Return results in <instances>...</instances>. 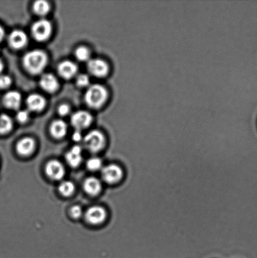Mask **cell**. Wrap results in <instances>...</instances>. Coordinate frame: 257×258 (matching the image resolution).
Segmentation results:
<instances>
[{"label":"cell","instance_id":"cell-1","mask_svg":"<svg viewBox=\"0 0 257 258\" xmlns=\"http://www.w3.org/2000/svg\"><path fill=\"white\" fill-rule=\"evenodd\" d=\"M47 63L46 54L41 50H33L27 52L23 58L25 68L32 74L41 73L46 68Z\"/></svg>","mask_w":257,"mask_h":258},{"label":"cell","instance_id":"cell-2","mask_svg":"<svg viewBox=\"0 0 257 258\" xmlns=\"http://www.w3.org/2000/svg\"><path fill=\"white\" fill-rule=\"evenodd\" d=\"M108 98V92L100 84H93L89 88L85 94V102L89 107L98 109Z\"/></svg>","mask_w":257,"mask_h":258},{"label":"cell","instance_id":"cell-3","mask_svg":"<svg viewBox=\"0 0 257 258\" xmlns=\"http://www.w3.org/2000/svg\"><path fill=\"white\" fill-rule=\"evenodd\" d=\"M105 142L104 135L96 130L89 132L83 139L84 146L91 152L100 151L105 146Z\"/></svg>","mask_w":257,"mask_h":258},{"label":"cell","instance_id":"cell-4","mask_svg":"<svg viewBox=\"0 0 257 258\" xmlns=\"http://www.w3.org/2000/svg\"><path fill=\"white\" fill-rule=\"evenodd\" d=\"M101 176L107 184L114 185L122 181L124 177V171L119 165L109 164L102 169Z\"/></svg>","mask_w":257,"mask_h":258},{"label":"cell","instance_id":"cell-5","mask_svg":"<svg viewBox=\"0 0 257 258\" xmlns=\"http://www.w3.org/2000/svg\"><path fill=\"white\" fill-rule=\"evenodd\" d=\"M52 32V26L46 19H41L35 22L32 27V34L37 41H46L49 38Z\"/></svg>","mask_w":257,"mask_h":258},{"label":"cell","instance_id":"cell-6","mask_svg":"<svg viewBox=\"0 0 257 258\" xmlns=\"http://www.w3.org/2000/svg\"><path fill=\"white\" fill-rule=\"evenodd\" d=\"M87 68L92 75L98 77L105 76L109 72L108 64L99 59H89Z\"/></svg>","mask_w":257,"mask_h":258},{"label":"cell","instance_id":"cell-7","mask_svg":"<svg viewBox=\"0 0 257 258\" xmlns=\"http://www.w3.org/2000/svg\"><path fill=\"white\" fill-rule=\"evenodd\" d=\"M92 122V116L89 113L85 111H78L74 113L71 117V124L77 131L89 127Z\"/></svg>","mask_w":257,"mask_h":258},{"label":"cell","instance_id":"cell-8","mask_svg":"<svg viewBox=\"0 0 257 258\" xmlns=\"http://www.w3.org/2000/svg\"><path fill=\"white\" fill-rule=\"evenodd\" d=\"M106 217V212L103 207L94 206L89 208L85 214V219L89 224L98 225L103 222Z\"/></svg>","mask_w":257,"mask_h":258},{"label":"cell","instance_id":"cell-9","mask_svg":"<svg viewBox=\"0 0 257 258\" xmlns=\"http://www.w3.org/2000/svg\"><path fill=\"white\" fill-rule=\"evenodd\" d=\"M46 173L50 179L53 180H61L63 179L66 171L61 162L52 160L47 164Z\"/></svg>","mask_w":257,"mask_h":258},{"label":"cell","instance_id":"cell-10","mask_svg":"<svg viewBox=\"0 0 257 258\" xmlns=\"http://www.w3.org/2000/svg\"><path fill=\"white\" fill-rule=\"evenodd\" d=\"M28 42V37L24 32L16 30L9 37V42L12 47L19 49L23 48Z\"/></svg>","mask_w":257,"mask_h":258},{"label":"cell","instance_id":"cell-11","mask_svg":"<svg viewBox=\"0 0 257 258\" xmlns=\"http://www.w3.org/2000/svg\"><path fill=\"white\" fill-rule=\"evenodd\" d=\"M36 148V142L31 137H25L17 144L16 149L19 155L28 156L33 153Z\"/></svg>","mask_w":257,"mask_h":258},{"label":"cell","instance_id":"cell-12","mask_svg":"<svg viewBox=\"0 0 257 258\" xmlns=\"http://www.w3.org/2000/svg\"><path fill=\"white\" fill-rule=\"evenodd\" d=\"M77 65L71 61H64L60 63L58 66V72L64 79H69L77 74Z\"/></svg>","mask_w":257,"mask_h":258},{"label":"cell","instance_id":"cell-13","mask_svg":"<svg viewBox=\"0 0 257 258\" xmlns=\"http://www.w3.org/2000/svg\"><path fill=\"white\" fill-rule=\"evenodd\" d=\"M40 85L45 91L53 93L58 89L59 82L53 74L46 73L42 75L40 79Z\"/></svg>","mask_w":257,"mask_h":258},{"label":"cell","instance_id":"cell-14","mask_svg":"<svg viewBox=\"0 0 257 258\" xmlns=\"http://www.w3.org/2000/svg\"><path fill=\"white\" fill-rule=\"evenodd\" d=\"M46 100L42 95L32 94L27 98V105L29 109L33 112H40L46 106Z\"/></svg>","mask_w":257,"mask_h":258},{"label":"cell","instance_id":"cell-15","mask_svg":"<svg viewBox=\"0 0 257 258\" xmlns=\"http://www.w3.org/2000/svg\"><path fill=\"white\" fill-rule=\"evenodd\" d=\"M66 159L70 166H78L81 163L82 159L81 147L79 146L72 147L68 152H67Z\"/></svg>","mask_w":257,"mask_h":258},{"label":"cell","instance_id":"cell-16","mask_svg":"<svg viewBox=\"0 0 257 258\" xmlns=\"http://www.w3.org/2000/svg\"><path fill=\"white\" fill-rule=\"evenodd\" d=\"M21 95L19 92L11 91L7 93L4 97L5 106L9 109L17 110L21 104Z\"/></svg>","mask_w":257,"mask_h":258},{"label":"cell","instance_id":"cell-17","mask_svg":"<svg viewBox=\"0 0 257 258\" xmlns=\"http://www.w3.org/2000/svg\"><path fill=\"white\" fill-rule=\"evenodd\" d=\"M85 192L91 196H96L100 193L101 184L98 179L90 177L85 180L83 185Z\"/></svg>","mask_w":257,"mask_h":258},{"label":"cell","instance_id":"cell-18","mask_svg":"<svg viewBox=\"0 0 257 258\" xmlns=\"http://www.w3.org/2000/svg\"><path fill=\"white\" fill-rule=\"evenodd\" d=\"M50 130L52 136L56 139H61L66 134L67 125L63 120H55L52 123Z\"/></svg>","mask_w":257,"mask_h":258},{"label":"cell","instance_id":"cell-19","mask_svg":"<svg viewBox=\"0 0 257 258\" xmlns=\"http://www.w3.org/2000/svg\"><path fill=\"white\" fill-rule=\"evenodd\" d=\"M13 122L11 118L7 114L0 115V134L4 135L11 131Z\"/></svg>","mask_w":257,"mask_h":258},{"label":"cell","instance_id":"cell-20","mask_svg":"<svg viewBox=\"0 0 257 258\" xmlns=\"http://www.w3.org/2000/svg\"><path fill=\"white\" fill-rule=\"evenodd\" d=\"M33 8L35 13L41 16H46L50 11L49 4L44 0H39L35 2Z\"/></svg>","mask_w":257,"mask_h":258},{"label":"cell","instance_id":"cell-21","mask_svg":"<svg viewBox=\"0 0 257 258\" xmlns=\"http://www.w3.org/2000/svg\"><path fill=\"white\" fill-rule=\"evenodd\" d=\"M75 186L73 183L69 181L62 182L59 187V192L62 196H71L74 192Z\"/></svg>","mask_w":257,"mask_h":258},{"label":"cell","instance_id":"cell-22","mask_svg":"<svg viewBox=\"0 0 257 258\" xmlns=\"http://www.w3.org/2000/svg\"><path fill=\"white\" fill-rule=\"evenodd\" d=\"M75 56L79 61H88L90 57V52L86 47H79L75 51Z\"/></svg>","mask_w":257,"mask_h":258},{"label":"cell","instance_id":"cell-23","mask_svg":"<svg viewBox=\"0 0 257 258\" xmlns=\"http://www.w3.org/2000/svg\"><path fill=\"white\" fill-rule=\"evenodd\" d=\"M87 167L92 171H98L103 166L102 161L98 157H93V158L89 159L87 161Z\"/></svg>","mask_w":257,"mask_h":258},{"label":"cell","instance_id":"cell-24","mask_svg":"<svg viewBox=\"0 0 257 258\" xmlns=\"http://www.w3.org/2000/svg\"><path fill=\"white\" fill-rule=\"evenodd\" d=\"M76 83L79 87H88L89 84V77L85 74H79L77 77Z\"/></svg>","mask_w":257,"mask_h":258},{"label":"cell","instance_id":"cell-25","mask_svg":"<svg viewBox=\"0 0 257 258\" xmlns=\"http://www.w3.org/2000/svg\"><path fill=\"white\" fill-rule=\"evenodd\" d=\"M12 83L11 77L7 75H1L0 76V89H7Z\"/></svg>","mask_w":257,"mask_h":258},{"label":"cell","instance_id":"cell-26","mask_svg":"<svg viewBox=\"0 0 257 258\" xmlns=\"http://www.w3.org/2000/svg\"><path fill=\"white\" fill-rule=\"evenodd\" d=\"M71 217L74 219H79L81 217L82 214V210L81 207L74 206L71 208V212H70Z\"/></svg>","mask_w":257,"mask_h":258},{"label":"cell","instance_id":"cell-27","mask_svg":"<svg viewBox=\"0 0 257 258\" xmlns=\"http://www.w3.org/2000/svg\"><path fill=\"white\" fill-rule=\"evenodd\" d=\"M29 117V112L26 110H21L17 114V119L19 120V122L21 123H24L27 122Z\"/></svg>","mask_w":257,"mask_h":258},{"label":"cell","instance_id":"cell-28","mask_svg":"<svg viewBox=\"0 0 257 258\" xmlns=\"http://www.w3.org/2000/svg\"><path fill=\"white\" fill-rule=\"evenodd\" d=\"M58 112L59 114L62 115V116H64V115L68 114L69 112V107L68 105L66 104L61 105L59 108Z\"/></svg>","mask_w":257,"mask_h":258},{"label":"cell","instance_id":"cell-29","mask_svg":"<svg viewBox=\"0 0 257 258\" xmlns=\"http://www.w3.org/2000/svg\"><path fill=\"white\" fill-rule=\"evenodd\" d=\"M72 139H73L74 141L79 142L81 141L82 139V135L81 133V131H76L74 132L73 135H72Z\"/></svg>","mask_w":257,"mask_h":258},{"label":"cell","instance_id":"cell-30","mask_svg":"<svg viewBox=\"0 0 257 258\" xmlns=\"http://www.w3.org/2000/svg\"><path fill=\"white\" fill-rule=\"evenodd\" d=\"M5 36V31L1 26H0V42L4 39Z\"/></svg>","mask_w":257,"mask_h":258},{"label":"cell","instance_id":"cell-31","mask_svg":"<svg viewBox=\"0 0 257 258\" xmlns=\"http://www.w3.org/2000/svg\"><path fill=\"white\" fill-rule=\"evenodd\" d=\"M4 67V65L3 62H2V60L0 59V73L3 71Z\"/></svg>","mask_w":257,"mask_h":258}]
</instances>
